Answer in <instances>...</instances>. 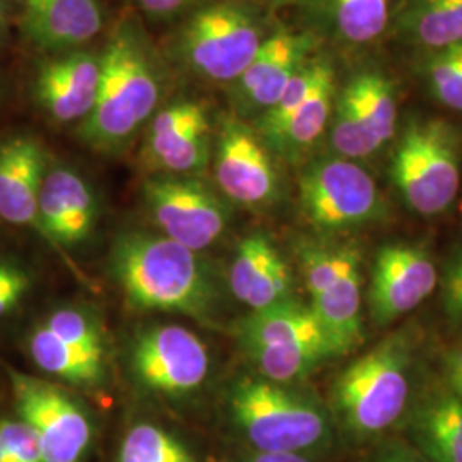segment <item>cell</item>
<instances>
[{
  "mask_svg": "<svg viewBox=\"0 0 462 462\" xmlns=\"http://www.w3.org/2000/svg\"><path fill=\"white\" fill-rule=\"evenodd\" d=\"M421 351L413 329L387 334L332 383L330 413L341 435L375 444L402 427L421 393Z\"/></svg>",
  "mask_w": 462,
  "mask_h": 462,
  "instance_id": "1",
  "label": "cell"
},
{
  "mask_svg": "<svg viewBox=\"0 0 462 462\" xmlns=\"http://www.w3.org/2000/svg\"><path fill=\"white\" fill-rule=\"evenodd\" d=\"M228 411L254 452L312 457L329 454L341 440L334 416L319 397L259 374L233 382Z\"/></svg>",
  "mask_w": 462,
  "mask_h": 462,
  "instance_id": "2",
  "label": "cell"
},
{
  "mask_svg": "<svg viewBox=\"0 0 462 462\" xmlns=\"http://www.w3.org/2000/svg\"><path fill=\"white\" fill-rule=\"evenodd\" d=\"M198 254L168 236L127 233L116 240L110 264L135 309L204 319L213 310L216 286Z\"/></svg>",
  "mask_w": 462,
  "mask_h": 462,
  "instance_id": "3",
  "label": "cell"
},
{
  "mask_svg": "<svg viewBox=\"0 0 462 462\" xmlns=\"http://www.w3.org/2000/svg\"><path fill=\"white\" fill-rule=\"evenodd\" d=\"M158 99L160 79L144 36L135 23L125 21L99 55L97 101L78 135L101 152L118 151L154 114Z\"/></svg>",
  "mask_w": 462,
  "mask_h": 462,
  "instance_id": "4",
  "label": "cell"
},
{
  "mask_svg": "<svg viewBox=\"0 0 462 462\" xmlns=\"http://www.w3.org/2000/svg\"><path fill=\"white\" fill-rule=\"evenodd\" d=\"M236 339L259 375L282 383H297L339 356L310 305L295 297L250 312Z\"/></svg>",
  "mask_w": 462,
  "mask_h": 462,
  "instance_id": "5",
  "label": "cell"
},
{
  "mask_svg": "<svg viewBox=\"0 0 462 462\" xmlns=\"http://www.w3.org/2000/svg\"><path fill=\"white\" fill-rule=\"evenodd\" d=\"M391 177L408 209L442 215L461 187V133L446 118H410L397 135Z\"/></svg>",
  "mask_w": 462,
  "mask_h": 462,
  "instance_id": "6",
  "label": "cell"
},
{
  "mask_svg": "<svg viewBox=\"0 0 462 462\" xmlns=\"http://www.w3.org/2000/svg\"><path fill=\"white\" fill-rule=\"evenodd\" d=\"M310 309L339 356L364 341V255L353 242L305 240L297 247Z\"/></svg>",
  "mask_w": 462,
  "mask_h": 462,
  "instance_id": "7",
  "label": "cell"
},
{
  "mask_svg": "<svg viewBox=\"0 0 462 462\" xmlns=\"http://www.w3.org/2000/svg\"><path fill=\"white\" fill-rule=\"evenodd\" d=\"M267 36L255 5L216 2L189 19L179 38V53L200 78L231 84L250 66Z\"/></svg>",
  "mask_w": 462,
  "mask_h": 462,
  "instance_id": "8",
  "label": "cell"
},
{
  "mask_svg": "<svg viewBox=\"0 0 462 462\" xmlns=\"http://www.w3.org/2000/svg\"><path fill=\"white\" fill-rule=\"evenodd\" d=\"M298 194L305 219L326 235L362 230L387 217V202L374 177L358 162L337 154L303 166Z\"/></svg>",
  "mask_w": 462,
  "mask_h": 462,
  "instance_id": "9",
  "label": "cell"
},
{
  "mask_svg": "<svg viewBox=\"0 0 462 462\" xmlns=\"http://www.w3.org/2000/svg\"><path fill=\"white\" fill-rule=\"evenodd\" d=\"M328 135L332 154L358 163L389 146L397 135L393 79L379 69L353 74L336 91Z\"/></svg>",
  "mask_w": 462,
  "mask_h": 462,
  "instance_id": "10",
  "label": "cell"
},
{
  "mask_svg": "<svg viewBox=\"0 0 462 462\" xmlns=\"http://www.w3.org/2000/svg\"><path fill=\"white\" fill-rule=\"evenodd\" d=\"M143 190L165 236L194 252L213 245L230 223L228 204L194 177L163 173L146 180Z\"/></svg>",
  "mask_w": 462,
  "mask_h": 462,
  "instance_id": "11",
  "label": "cell"
},
{
  "mask_svg": "<svg viewBox=\"0 0 462 462\" xmlns=\"http://www.w3.org/2000/svg\"><path fill=\"white\" fill-rule=\"evenodd\" d=\"M439 269L420 242H389L379 247L368 286V309L377 328L413 312L435 291Z\"/></svg>",
  "mask_w": 462,
  "mask_h": 462,
  "instance_id": "12",
  "label": "cell"
},
{
  "mask_svg": "<svg viewBox=\"0 0 462 462\" xmlns=\"http://www.w3.org/2000/svg\"><path fill=\"white\" fill-rule=\"evenodd\" d=\"M215 175L221 192L242 206H269L280 196V175L273 152L240 116H226L219 120Z\"/></svg>",
  "mask_w": 462,
  "mask_h": 462,
  "instance_id": "13",
  "label": "cell"
},
{
  "mask_svg": "<svg viewBox=\"0 0 462 462\" xmlns=\"http://www.w3.org/2000/svg\"><path fill=\"white\" fill-rule=\"evenodd\" d=\"M19 420L33 429L43 462H83L93 429L83 410L55 385L13 374Z\"/></svg>",
  "mask_w": 462,
  "mask_h": 462,
  "instance_id": "14",
  "label": "cell"
},
{
  "mask_svg": "<svg viewBox=\"0 0 462 462\" xmlns=\"http://www.w3.org/2000/svg\"><path fill=\"white\" fill-rule=\"evenodd\" d=\"M139 382L163 394H187L209 374V353L202 339L182 326H156L139 336L133 349Z\"/></svg>",
  "mask_w": 462,
  "mask_h": 462,
  "instance_id": "15",
  "label": "cell"
},
{
  "mask_svg": "<svg viewBox=\"0 0 462 462\" xmlns=\"http://www.w3.org/2000/svg\"><path fill=\"white\" fill-rule=\"evenodd\" d=\"M319 47L310 32L278 30L265 38L261 50L242 76L231 83L230 98L240 118H257L284 93L286 86Z\"/></svg>",
  "mask_w": 462,
  "mask_h": 462,
  "instance_id": "16",
  "label": "cell"
},
{
  "mask_svg": "<svg viewBox=\"0 0 462 462\" xmlns=\"http://www.w3.org/2000/svg\"><path fill=\"white\" fill-rule=\"evenodd\" d=\"M146 154L158 170L194 177L211 158V124L199 101H177L158 112L149 127Z\"/></svg>",
  "mask_w": 462,
  "mask_h": 462,
  "instance_id": "17",
  "label": "cell"
},
{
  "mask_svg": "<svg viewBox=\"0 0 462 462\" xmlns=\"http://www.w3.org/2000/svg\"><path fill=\"white\" fill-rule=\"evenodd\" d=\"M98 219V200L91 185L66 166L47 171L38 199L36 228L51 244L72 247L91 236Z\"/></svg>",
  "mask_w": 462,
  "mask_h": 462,
  "instance_id": "18",
  "label": "cell"
},
{
  "mask_svg": "<svg viewBox=\"0 0 462 462\" xmlns=\"http://www.w3.org/2000/svg\"><path fill=\"white\" fill-rule=\"evenodd\" d=\"M99 55L78 49L43 62L34 81V98L57 122H83L95 106Z\"/></svg>",
  "mask_w": 462,
  "mask_h": 462,
  "instance_id": "19",
  "label": "cell"
},
{
  "mask_svg": "<svg viewBox=\"0 0 462 462\" xmlns=\"http://www.w3.org/2000/svg\"><path fill=\"white\" fill-rule=\"evenodd\" d=\"M231 293L252 312L293 298V273L265 233H250L235 248L228 273Z\"/></svg>",
  "mask_w": 462,
  "mask_h": 462,
  "instance_id": "20",
  "label": "cell"
},
{
  "mask_svg": "<svg viewBox=\"0 0 462 462\" xmlns=\"http://www.w3.org/2000/svg\"><path fill=\"white\" fill-rule=\"evenodd\" d=\"M401 429L425 461L462 462V399L444 382L421 389Z\"/></svg>",
  "mask_w": 462,
  "mask_h": 462,
  "instance_id": "21",
  "label": "cell"
},
{
  "mask_svg": "<svg viewBox=\"0 0 462 462\" xmlns=\"http://www.w3.org/2000/svg\"><path fill=\"white\" fill-rule=\"evenodd\" d=\"M47 175L42 144L17 135L0 144V217L17 226H36L38 199Z\"/></svg>",
  "mask_w": 462,
  "mask_h": 462,
  "instance_id": "22",
  "label": "cell"
},
{
  "mask_svg": "<svg viewBox=\"0 0 462 462\" xmlns=\"http://www.w3.org/2000/svg\"><path fill=\"white\" fill-rule=\"evenodd\" d=\"M103 26L98 0H26L23 32L49 51L81 49Z\"/></svg>",
  "mask_w": 462,
  "mask_h": 462,
  "instance_id": "23",
  "label": "cell"
},
{
  "mask_svg": "<svg viewBox=\"0 0 462 462\" xmlns=\"http://www.w3.org/2000/svg\"><path fill=\"white\" fill-rule=\"evenodd\" d=\"M336 91V67L329 57L322 55L309 95L281 125L280 131L264 141L269 151L291 163L305 158L329 129Z\"/></svg>",
  "mask_w": 462,
  "mask_h": 462,
  "instance_id": "24",
  "label": "cell"
},
{
  "mask_svg": "<svg viewBox=\"0 0 462 462\" xmlns=\"http://www.w3.org/2000/svg\"><path fill=\"white\" fill-rule=\"evenodd\" d=\"M394 26L404 43L425 53L462 43V0H402Z\"/></svg>",
  "mask_w": 462,
  "mask_h": 462,
  "instance_id": "25",
  "label": "cell"
},
{
  "mask_svg": "<svg viewBox=\"0 0 462 462\" xmlns=\"http://www.w3.org/2000/svg\"><path fill=\"white\" fill-rule=\"evenodd\" d=\"M329 33L347 47L379 40L391 24V0H310Z\"/></svg>",
  "mask_w": 462,
  "mask_h": 462,
  "instance_id": "26",
  "label": "cell"
},
{
  "mask_svg": "<svg viewBox=\"0 0 462 462\" xmlns=\"http://www.w3.org/2000/svg\"><path fill=\"white\" fill-rule=\"evenodd\" d=\"M34 364L43 372L74 383H93L103 374V360L69 346L45 326L34 330L30 339Z\"/></svg>",
  "mask_w": 462,
  "mask_h": 462,
  "instance_id": "27",
  "label": "cell"
},
{
  "mask_svg": "<svg viewBox=\"0 0 462 462\" xmlns=\"http://www.w3.org/2000/svg\"><path fill=\"white\" fill-rule=\"evenodd\" d=\"M118 462H198L179 439L156 425L139 423L122 440Z\"/></svg>",
  "mask_w": 462,
  "mask_h": 462,
  "instance_id": "28",
  "label": "cell"
},
{
  "mask_svg": "<svg viewBox=\"0 0 462 462\" xmlns=\"http://www.w3.org/2000/svg\"><path fill=\"white\" fill-rule=\"evenodd\" d=\"M421 74L433 98L462 114V43L427 53Z\"/></svg>",
  "mask_w": 462,
  "mask_h": 462,
  "instance_id": "29",
  "label": "cell"
},
{
  "mask_svg": "<svg viewBox=\"0 0 462 462\" xmlns=\"http://www.w3.org/2000/svg\"><path fill=\"white\" fill-rule=\"evenodd\" d=\"M69 346L103 360V339L98 326L88 315L76 309H60L43 324Z\"/></svg>",
  "mask_w": 462,
  "mask_h": 462,
  "instance_id": "30",
  "label": "cell"
},
{
  "mask_svg": "<svg viewBox=\"0 0 462 462\" xmlns=\"http://www.w3.org/2000/svg\"><path fill=\"white\" fill-rule=\"evenodd\" d=\"M0 439L13 462H43L40 440L23 420H0Z\"/></svg>",
  "mask_w": 462,
  "mask_h": 462,
  "instance_id": "31",
  "label": "cell"
},
{
  "mask_svg": "<svg viewBox=\"0 0 462 462\" xmlns=\"http://www.w3.org/2000/svg\"><path fill=\"white\" fill-rule=\"evenodd\" d=\"M439 280L447 317L462 326V247L454 248L447 255Z\"/></svg>",
  "mask_w": 462,
  "mask_h": 462,
  "instance_id": "32",
  "label": "cell"
},
{
  "mask_svg": "<svg viewBox=\"0 0 462 462\" xmlns=\"http://www.w3.org/2000/svg\"><path fill=\"white\" fill-rule=\"evenodd\" d=\"M30 290L28 276L14 265L0 264V317L11 314Z\"/></svg>",
  "mask_w": 462,
  "mask_h": 462,
  "instance_id": "33",
  "label": "cell"
},
{
  "mask_svg": "<svg viewBox=\"0 0 462 462\" xmlns=\"http://www.w3.org/2000/svg\"><path fill=\"white\" fill-rule=\"evenodd\" d=\"M364 462H427L402 439L385 437L372 444Z\"/></svg>",
  "mask_w": 462,
  "mask_h": 462,
  "instance_id": "34",
  "label": "cell"
},
{
  "mask_svg": "<svg viewBox=\"0 0 462 462\" xmlns=\"http://www.w3.org/2000/svg\"><path fill=\"white\" fill-rule=\"evenodd\" d=\"M190 0H139L141 7L152 17H171L189 4Z\"/></svg>",
  "mask_w": 462,
  "mask_h": 462,
  "instance_id": "35",
  "label": "cell"
},
{
  "mask_svg": "<svg viewBox=\"0 0 462 462\" xmlns=\"http://www.w3.org/2000/svg\"><path fill=\"white\" fill-rule=\"evenodd\" d=\"M244 462H314L312 457L300 454H271V452H252Z\"/></svg>",
  "mask_w": 462,
  "mask_h": 462,
  "instance_id": "36",
  "label": "cell"
},
{
  "mask_svg": "<svg viewBox=\"0 0 462 462\" xmlns=\"http://www.w3.org/2000/svg\"><path fill=\"white\" fill-rule=\"evenodd\" d=\"M0 462H13V457H11L5 444L2 442V439H0Z\"/></svg>",
  "mask_w": 462,
  "mask_h": 462,
  "instance_id": "37",
  "label": "cell"
},
{
  "mask_svg": "<svg viewBox=\"0 0 462 462\" xmlns=\"http://www.w3.org/2000/svg\"><path fill=\"white\" fill-rule=\"evenodd\" d=\"M265 4H271V5H282V4H288V2H295V0H261Z\"/></svg>",
  "mask_w": 462,
  "mask_h": 462,
  "instance_id": "38",
  "label": "cell"
},
{
  "mask_svg": "<svg viewBox=\"0 0 462 462\" xmlns=\"http://www.w3.org/2000/svg\"><path fill=\"white\" fill-rule=\"evenodd\" d=\"M0 21H2V7H0Z\"/></svg>",
  "mask_w": 462,
  "mask_h": 462,
  "instance_id": "39",
  "label": "cell"
}]
</instances>
